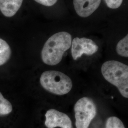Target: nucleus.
<instances>
[{
    "mask_svg": "<svg viewBox=\"0 0 128 128\" xmlns=\"http://www.w3.org/2000/svg\"><path fill=\"white\" fill-rule=\"evenodd\" d=\"M72 41V36L68 32H58L52 36L46 41L41 51L42 62L50 66L60 64L65 52L71 46Z\"/></svg>",
    "mask_w": 128,
    "mask_h": 128,
    "instance_id": "1",
    "label": "nucleus"
},
{
    "mask_svg": "<svg viewBox=\"0 0 128 128\" xmlns=\"http://www.w3.org/2000/svg\"><path fill=\"white\" fill-rule=\"evenodd\" d=\"M101 72L105 80L117 87L121 95L128 98V66L115 60L105 62Z\"/></svg>",
    "mask_w": 128,
    "mask_h": 128,
    "instance_id": "2",
    "label": "nucleus"
},
{
    "mask_svg": "<svg viewBox=\"0 0 128 128\" xmlns=\"http://www.w3.org/2000/svg\"><path fill=\"white\" fill-rule=\"evenodd\" d=\"M40 83L46 91L57 96L68 94L73 86L72 80L68 76L55 70L46 71L41 74Z\"/></svg>",
    "mask_w": 128,
    "mask_h": 128,
    "instance_id": "3",
    "label": "nucleus"
},
{
    "mask_svg": "<svg viewBox=\"0 0 128 128\" xmlns=\"http://www.w3.org/2000/svg\"><path fill=\"white\" fill-rule=\"evenodd\" d=\"M76 128H89L96 116L97 108L94 101L88 97L80 99L74 106Z\"/></svg>",
    "mask_w": 128,
    "mask_h": 128,
    "instance_id": "4",
    "label": "nucleus"
},
{
    "mask_svg": "<svg viewBox=\"0 0 128 128\" xmlns=\"http://www.w3.org/2000/svg\"><path fill=\"white\" fill-rule=\"evenodd\" d=\"M71 53L74 60H76L84 54L92 56L98 51L99 47L91 39L76 38L72 41Z\"/></svg>",
    "mask_w": 128,
    "mask_h": 128,
    "instance_id": "5",
    "label": "nucleus"
},
{
    "mask_svg": "<svg viewBox=\"0 0 128 128\" xmlns=\"http://www.w3.org/2000/svg\"><path fill=\"white\" fill-rule=\"evenodd\" d=\"M45 117V125L47 128H73L72 120L68 116L58 110H48Z\"/></svg>",
    "mask_w": 128,
    "mask_h": 128,
    "instance_id": "6",
    "label": "nucleus"
},
{
    "mask_svg": "<svg viewBox=\"0 0 128 128\" xmlns=\"http://www.w3.org/2000/svg\"><path fill=\"white\" fill-rule=\"evenodd\" d=\"M12 50L9 44L0 38V79H6L9 74L8 66L12 60Z\"/></svg>",
    "mask_w": 128,
    "mask_h": 128,
    "instance_id": "7",
    "label": "nucleus"
},
{
    "mask_svg": "<svg viewBox=\"0 0 128 128\" xmlns=\"http://www.w3.org/2000/svg\"><path fill=\"white\" fill-rule=\"evenodd\" d=\"M102 0H73L75 10L82 18L91 16L99 7Z\"/></svg>",
    "mask_w": 128,
    "mask_h": 128,
    "instance_id": "8",
    "label": "nucleus"
},
{
    "mask_svg": "<svg viewBox=\"0 0 128 128\" xmlns=\"http://www.w3.org/2000/svg\"><path fill=\"white\" fill-rule=\"evenodd\" d=\"M16 106L9 90L0 86V118H4L12 114Z\"/></svg>",
    "mask_w": 128,
    "mask_h": 128,
    "instance_id": "9",
    "label": "nucleus"
},
{
    "mask_svg": "<svg viewBox=\"0 0 128 128\" xmlns=\"http://www.w3.org/2000/svg\"><path fill=\"white\" fill-rule=\"evenodd\" d=\"M23 0H0V10L6 17L14 16L20 9Z\"/></svg>",
    "mask_w": 128,
    "mask_h": 128,
    "instance_id": "10",
    "label": "nucleus"
},
{
    "mask_svg": "<svg viewBox=\"0 0 128 128\" xmlns=\"http://www.w3.org/2000/svg\"><path fill=\"white\" fill-rule=\"evenodd\" d=\"M128 35L121 40L116 46V52L118 55L124 58L128 57Z\"/></svg>",
    "mask_w": 128,
    "mask_h": 128,
    "instance_id": "11",
    "label": "nucleus"
},
{
    "mask_svg": "<svg viewBox=\"0 0 128 128\" xmlns=\"http://www.w3.org/2000/svg\"><path fill=\"white\" fill-rule=\"evenodd\" d=\"M105 128H125L122 122L120 119L112 116L107 119Z\"/></svg>",
    "mask_w": 128,
    "mask_h": 128,
    "instance_id": "12",
    "label": "nucleus"
},
{
    "mask_svg": "<svg viewBox=\"0 0 128 128\" xmlns=\"http://www.w3.org/2000/svg\"><path fill=\"white\" fill-rule=\"evenodd\" d=\"M106 4L110 9H116L122 4L124 0H104Z\"/></svg>",
    "mask_w": 128,
    "mask_h": 128,
    "instance_id": "13",
    "label": "nucleus"
},
{
    "mask_svg": "<svg viewBox=\"0 0 128 128\" xmlns=\"http://www.w3.org/2000/svg\"><path fill=\"white\" fill-rule=\"evenodd\" d=\"M37 3L40 4L47 6H52L57 2L58 0H34Z\"/></svg>",
    "mask_w": 128,
    "mask_h": 128,
    "instance_id": "14",
    "label": "nucleus"
}]
</instances>
